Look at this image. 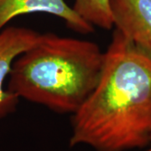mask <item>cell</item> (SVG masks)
I'll return each instance as SVG.
<instances>
[{
    "label": "cell",
    "mask_w": 151,
    "mask_h": 151,
    "mask_svg": "<svg viewBox=\"0 0 151 151\" xmlns=\"http://www.w3.org/2000/svg\"><path fill=\"white\" fill-rule=\"evenodd\" d=\"M151 142V54L114 29L97 84L72 114L70 147L129 151Z\"/></svg>",
    "instance_id": "cell-1"
},
{
    "label": "cell",
    "mask_w": 151,
    "mask_h": 151,
    "mask_svg": "<svg viewBox=\"0 0 151 151\" xmlns=\"http://www.w3.org/2000/svg\"><path fill=\"white\" fill-rule=\"evenodd\" d=\"M103 59L93 41L40 34L14 60L7 89L55 113L73 114L97 84Z\"/></svg>",
    "instance_id": "cell-2"
},
{
    "label": "cell",
    "mask_w": 151,
    "mask_h": 151,
    "mask_svg": "<svg viewBox=\"0 0 151 151\" xmlns=\"http://www.w3.org/2000/svg\"><path fill=\"white\" fill-rule=\"evenodd\" d=\"M40 33L25 27H4L0 30V120L14 113L19 101L13 92L4 88L12 65L20 55L36 42Z\"/></svg>",
    "instance_id": "cell-3"
},
{
    "label": "cell",
    "mask_w": 151,
    "mask_h": 151,
    "mask_svg": "<svg viewBox=\"0 0 151 151\" xmlns=\"http://www.w3.org/2000/svg\"><path fill=\"white\" fill-rule=\"evenodd\" d=\"M113 27L151 54V0H110Z\"/></svg>",
    "instance_id": "cell-4"
},
{
    "label": "cell",
    "mask_w": 151,
    "mask_h": 151,
    "mask_svg": "<svg viewBox=\"0 0 151 151\" xmlns=\"http://www.w3.org/2000/svg\"><path fill=\"white\" fill-rule=\"evenodd\" d=\"M35 13L58 17L77 33L89 34L94 30L92 24L78 15L65 0H0V30L16 17Z\"/></svg>",
    "instance_id": "cell-5"
},
{
    "label": "cell",
    "mask_w": 151,
    "mask_h": 151,
    "mask_svg": "<svg viewBox=\"0 0 151 151\" xmlns=\"http://www.w3.org/2000/svg\"><path fill=\"white\" fill-rule=\"evenodd\" d=\"M73 9L93 27L109 30L113 28L110 0H75Z\"/></svg>",
    "instance_id": "cell-6"
},
{
    "label": "cell",
    "mask_w": 151,
    "mask_h": 151,
    "mask_svg": "<svg viewBox=\"0 0 151 151\" xmlns=\"http://www.w3.org/2000/svg\"><path fill=\"white\" fill-rule=\"evenodd\" d=\"M146 151H151V142H150V148H149V149H148Z\"/></svg>",
    "instance_id": "cell-7"
}]
</instances>
